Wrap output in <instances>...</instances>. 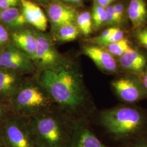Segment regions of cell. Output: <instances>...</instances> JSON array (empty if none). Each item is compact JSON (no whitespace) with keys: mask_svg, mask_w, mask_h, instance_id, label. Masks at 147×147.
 Instances as JSON below:
<instances>
[{"mask_svg":"<svg viewBox=\"0 0 147 147\" xmlns=\"http://www.w3.org/2000/svg\"><path fill=\"white\" fill-rule=\"evenodd\" d=\"M67 147H112L105 144L95 135L87 119L71 121V131Z\"/></svg>","mask_w":147,"mask_h":147,"instance_id":"9c48e42d","label":"cell"},{"mask_svg":"<svg viewBox=\"0 0 147 147\" xmlns=\"http://www.w3.org/2000/svg\"><path fill=\"white\" fill-rule=\"evenodd\" d=\"M27 119L37 147H67L71 121L68 123L49 111Z\"/></svg>","mask_w":147,"mask_h":147,"instance_id":"3957f363","label":"cell"},{"mask_svg":"<svg viewBox=\"0 0 147 147\" xmlns=\"http://www.w3.org/2000/svg\"><path fill=\"white\" fill-rule=\"evenodd\" d=\"M116 147H147V133L132 138Z\"/></svg>","mask_w":147,"mask_h":147,"instance_id":"7402d4cb","label":"cell"},{"mask_svg":"<svg viewBox=\"0 0 147 147\" xmlns=\"http://www.w3.org/2000/svg\"><path fill=\"white\" fill-rule=\"evenodd\" d=\"M139 78L142 81V84L143 85L147 94V67L142 75Z\"/></svg>","mask_w":147,"mask_h":147,"instance_id":"f546056e","label":"cell"},{"mask_svg":"<svg viewBox=\"0 0 147 147\" xmlns=\"http://www.w3.org/2000/svg\"><path fill=\"white\" fill-rule=\"evenodd\" d=\"M3 109L0 106V118L2 117V116H3Z\"/></svg>","mask_w":147,"mask_h":147,"instance_id":"d6a6232c","label":"cell"},{"mask_svg":"<svg viewBox=\"0 0 147 147\" xmlns=\"http://www.w3.org/2000/svg\"><path fill=\"white\" fill-rule=\"evenodd\" d=\"M106 13L107 16L105 25L110 26L111 27H115L114 26L119 25L113 4L109 5L106 8Z\"/></svg>","mask_w":147,"mask_h":147,"instance_id":"cb8c5ba5","label":"cell"},{"mask_svg":"<svg viewBox=\"0 0 147 147\" xmlns=\"http://www.w3.org/2000/svg\"><path fill=\"white\" fill-rule=\"evenodd\" d=\"M91 16L93 27L95 29H99L100 27L105 25L107 16L106 8L98 5L94 2Z\"/></svg>","mask_w":147,"mask_h":147,"instance_id":"44dd1931","label":"cell"},{"mask_svg":"<svg viewBox=\"0 0 147 147\" xmlns=\"http://www.w3.org/2000/svg\"><path fill=\"white\" fill-rule=\"evenodd\" d=\"M20 4V0H0V9L5 10Z\"/></svg>","mask_w":147,"mask_h":147,"instance_id":"4316f807","label":"cell"},{"mask_svg":"<svg viewBox=\"0 0 147 147\" xmlns=\"http://www.w3.org/2000/svg\"><path fill=\"white\" fill-rule=\"evenodd\" d=\"M66 3H69L75 5H81L83 3L84 0H62Z\"/></svg>","mask_w":147,"mask_h":147,"instance_id":"4dcf8cb0","label":"cell"},{"mask_svg":"<svg viewBox=\"0 0 147 147\" xmlns=\"http://www.w3.org/2000/svg\"><path fill=\"white\" fill-rule=\"evenodd\" d=\"M124 38H125L124 32L119 27V28L115 33H113L112 35H111L110 37L107 38L99 46L105 47L109 44L118 42L121 40L122 39H123Z\"/></svg>","mask_w":147,"mask_h":147,"instance_id":"d4e9b609","label":"cell"},{"mask_svg":"<svg viewBox=\"0 0 147 147\" xmlns=\"http://www.w3.org/2000/svg\"><path fill=\"white\" fill-rule=\"evenodd\" d=\"M8 33L5 28L0 24V46L5 44L8 40Z\"/></svg>","mask_w":147,"mask_h":147,"instance_id":"83f0119b","label":"cell"},{"mask_svg":"<svg viewBox=\"0 0 147 147\" xmlns=\"http://www.w3.org/2000/svg\"><path fill=\"white\" fill-rule=\"evenodd\" d=\"M76 24L80 33L84 37H88L92 32L93 22L91 14L88 11H84L78 14Z\"/></svg>","mask_w":147,"mask_h":147,"instance_id":"d6986e66","label":"cell"},{"mask_svg":"<svg viewBox=\"0 0 147 147\" xmlns=\"http://www.w3.org/2000/svg\"><path fill=\"white\" fill-rule=\"evenodd\" d=\"M82 53L103 73L116 76L121 73L117 59L104 47L92 44L86 45L82 48Z\"/></svg>","mask_w":147,"mask_h":147,"instance_id":"30bf717a","label":"cell"},{"mask_svg":"<svg viewBox=\"0 0 147 147\" xmlns=\"http://www.w3.org/2000/svg\"><path fill=\"white\" fill-rule=\"evenodd\" d=\"M37 49L32 61L39 71L55 68L65 61L55 47L53 39L42 32L34 31Z\"/></svg>","mask_w":147,"mask_h":147,"instance_id":"52a82bcc","label":"cell"},{"mask_svg":"<svg viewBox=\"0 0 147 147\" xmlns=\"http://www.w3.org/2000/svg\"><path fill=\"white\" fill-rule=\"evenodd\" d=\"M115 1L117 0H94L95 3L105 8L112 5Z\"/></svg>","mask_w":147,"mask_h":147,"instance_id":"f1b7e54d","label":"cell"},{"mask_svg":"<svg viewBox=\"0 0 147 147\" xmlns=\"http://www.w3.org/2000/svg\"><path fill=\"white\" fill-rule=\"evenodd\" d=\"M48 19L54 28L69 23H76L77 11L73 6L62 2H53L47 8Z\"/></svg>","mask_w":147,"mask_h":147,"instance_id":"7c38bea8","label":"cell"},{"mask_svg":"<svg viewBox=\"0 0 147 147\" xmlns=\"http://www.w3.org/2000/svg\"><path fill=\"white\" fill-rule=\"evenodd\" d=\"M0 136L5 147H37L27 119L20 117L8 121Z\"/></svg>","mask_w":147,"mask_h":147,"instance_id":"8992f818","label":"cell"},{"mask_svg":"<svg viewBox=\"0 0 147 147\" xmlns=\"http://www.w3.org/2000/svg\"><path fill=\"white\" fill-rule=\"evenodd\" d=\"M132 47L130 42L126 38H124L118 42L101 47H104L113 56L118 59Z\"/></svg>","mask_w":147,"mask_h":147,"instance_id":"ffe728a7","label":"cell"},{"mask_svg":"<svg viewBox=\"0 0 147 147\" xmlns=\"http://www.w3.org/2000/svg\"><path fill=\"white\" fill-rule=\"evenodd\" d=\"M121 73L140 77L147 67V54L132 47L117 59Z\"/></svg>","mask_w":147,"mask_h":147,"instance_id":"8fae6325","label":"cell"},{"mask_svg":"<svg viewBox=\"0 0 147 147\" xmlns=\"http://www.w3.org/2000/svg\"><path fill=\"white\" fill-rule=\"evenodd\" d=\"M127 15L132 26L137 30L147 24V5L145 0H130Z\"/></svg>","mask_w":147,"mask_h":147,"instance_id":"2e32d148","label":"cell"},{"mask_svg":"<svg viewBox=\"0 0 147 147\" xmlns=\"http://www.w3.org/2000/svg\"><path fill=\"white\" fill-rule=\"evenodd\" d=\"M24 81L20 74L1 69L0 70V98H11Z\"/></svg>","mask_w":147,"mask_h":147,"instance_id":"9a60e30c","label":"cell"},{"mask_svg":"<svg viewBox=\"0 0 147 147\" xmlns=\"http://www.w3.org/2000/svg\"><path fill=\"white\" fill-rule=\"evenodd\" d=\"M11 100L14 111L26 119L49 111L54 103L37 78L24 80Z\"/></svg>","mask_w":147,"mask_h":147,"instance_id":"277c9868","label":"cell"},{"mask_svg":"<svg viewBox=\"0 0 147 147\" xmlns=\"http://www.w3.org/2000/svg\"><path fill=\"white\" fill-rule=\"evenodd\" d=\"M34 1H36L37 2H47V1H49V0H34Z\"/></svg>","mask_w":147,"mask_h":147,"instance_id":"836d02e7","label":"cell"},{"mask_svg":"<svg viewBox=\"0 0 147 147\" xmlns=\"http://www.w3.org/2000/svg\"><path fill=\"white\" fill-rule=\"evenodd\" d=\"M20 5L21 11L27 22L39 31H45L48 20L40 7L31 0H20Z\"/></svg>","mask_w":147,"mask_h":147,"instance_id":"4fadbf2b","label":"cell"},{"mask_svg":"<svg viewBox=\"0 0 147 147\" xmlns=\"http://www.w3.org/2000/svg\"><path fill=\"white\" fill-rule=\"evenodd\" d=\"M98 123L111 139L119 144L147 133V110L136 104L121 103L100 111Z\"/></svg>","mask_w":147,"mask_h":147,"instance_id":"7a4b0ae2","label":"cell"},{"mask_svg":"<svg viewBox=\"0 0 147 147\" xmlns=\"http://www.w3.org/2000/svg\"><path fill=\"white\" fill-rule=\"evenodd\" d=\"M0 68L20 75L33 73L37 70L31 59L14 44L0 53Z\"/></svg>","mask_w":147,"mask_h":147,"instance_id":"ba28073f","label":"cell"},{"mask_svg":"<svg viewBox=\"0 0 147 147\" xmlns=\"http://www.w3.org/2000/svg\"><path fill=\"white\" fill-rule=\"evenodd\" d=\"M114 5V9L118 21L119 25L121 24L124 20L125 14V7L124 3L121 2H116Z\"/></svg>","mask_w":147,"mask_h":147,"instance_id":"484cf974","label":"cell"},{"mask_svg":"<svg viewBox=\"0 0 147 147\" xmlns=\"http://www.w3.org/2000/svg\"><path fill=\"white\" fill-rule=\"evenodd\" d=\"M134 37L138 45L147 52V26L136 30Z\"/></svg>","mask_w":147,"mask_h":147,"instance_id":"603a6c76","label":"cell"},{"mask_svg":"<svg viewBox=\"0 0 147 147\" xmlns=\"http://www.w3.org/2000/svg\"><path fill=\"white\" fill-rule=\"evenodd\" d=\"M110 84L112 91L121 103L136 104L147 99L142 81L136 75L120 73L112 80Z\"/></svg>","mask_w":147,"mask_h":147,"instance_id":"5b68a950","label":"cell"},{"mask_svg":"<svg viewBox=\"0 0 147 147\" xmlns=\"http://www.w3.org/2000/svg\"><path fill=\"white\" fill-rule=\"evenodd\" d=\"M14 44L32 60L37 49V40L34 32L30 29H22L11 34Z\"/></svg>","mask_w":147,"mask_h":147,"instance_id":"5bb4252c","label":"cell"},{"mask_svg":"<svg viewBox=\"0 0 147 147\" xmlns=\"http://www.w3.org/2000/svg\"><path fill=\"white\" fill-rule=\"evenodd\" d=\"M37 79L63 112L73 119H87L95 106L78 65L65 60L53 68L39 71Z\"/></svg>","mask_w":147,"mask_h":147,"instance_id":"6da1fadb","label":"cell"},{"mask_svg":"<svg viewBox=\"0 0 147 147\" xmlns=\"http://www.w3.org/2000/svg\"><path fill=\"white\" fill-rule=\"evenodd\" d=\"M0 19L7 26L18 31L24 28L27 24L21 11L16 7L1 11Z\"/></svg>","mask_w":147,"mask_h":147,"instance_id":"e0dca14e","label":"cell"},{"mask_svg":"<svg viewBox=\"0 0 147 147\" xmlns=\"http://www.w3.org/2000/svg\"><path fill=\"white\" fill-rule=\"evenodd\" d=\"M80 32L76 23H69L55 28L54 40L58 42H71L76 40Z\"/></svg>","mask_w":147,"mask_h":147,"instance_id":"ac0fdd59","label":"cell"},{"mask_svg":"<svg viewBox=\"0 0 147 147\" xmlns=\"http://www.w3.org/2000/svg\"><path fill=\"white\" fill-rule=\"evenodd\" d=\"M0 147H5L3 142V141H2V138H1V136H0Z\"/></svg>","mask_w":147,"mask_h":147,"instance_id":"1f68e13d","label":"cell"}]
</instances>
